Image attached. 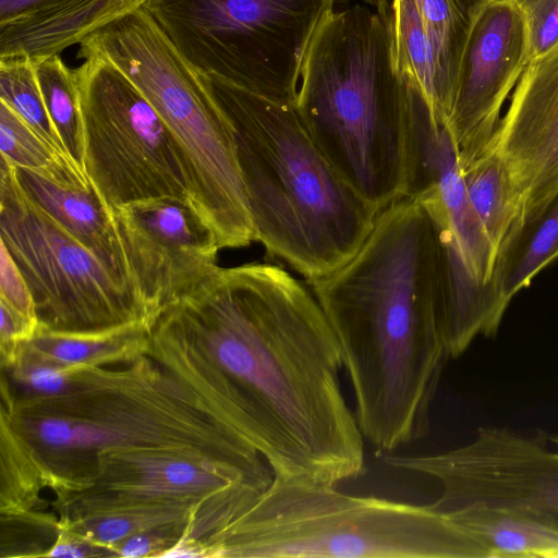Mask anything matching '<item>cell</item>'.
Returning a JSON list of instances; mask_svg holds the SVG:
<instances>
[{
    "instance_id": "16",
    "label": "cell",
    "mask_w": 558,
    "mask_h": 558,
    "mask_svg": "<svg viewBox=\"0 0 558 558\" xmlns=\"http://www.w3.org/2000/svg\"><path fill=\"white\" fill-rule=\"evenodd\" d=\"M558 257V191L533 215L513 223L498 247L490 287L506 312L512 298Z\"/></svg>"
},
{
    "instance_id": "12",
    "label": "cell",
    "mask_w": 558,
    "mask_h": 558,
    "mask_svg": "<svg viewBox=\"0 0 558 558\" xmlns=\"http://www.w3.org/2000/svg\"><path fill=\"white\" fill-rule=\"evenodd\" d=\"M530 62L525 20L514 0H483L460 59L447 128L461 169L483 155L502 105Z\"/></svg>"
},
{
    "instance_id": "15",
    "label": "cell",
    "mask_w": 558,
    "mask_h": 558,
    "mask_svg": "<svg viewBox=\"0 0 558 558\" xmlns=\"http://www.w3.org/2000/svg\"><path fill=\"white\" fill-rule=\"evenodd\" d=\"M15 173L21 189L34 204L130 283L112 214L92 183L88 186L63 184L16 167Z\"/></svg>"
},
{
    "instance_id": "5",
    "label": "cell",
    "mask_w": 558,
    "mask_h": 558,
    "mask_svg": "<svg viewBox=\"0 0 558 558\" xmlns=\"http://www.w3.org/2000/svg\"><path fill=\"white\" fill-rule=\"evenodd\" d=\"M211 538V557L489 558L478 539L432 505L276 477Z\"/></svg>"
},
{
    "instance_id": "20",
    "label": "cell",
    "mask_w": 558,
    "mask_h": 558,
    "mask_svg": "<svg viewBox=\"0 0 558 558\" xmlns=\"http://www.w3.org/2000/svg\"><path fill=\"white\" fill-rule=\"evenodd\" d=\"M461 170L470 204L498 251L520 214L519 196L508 168L488 148Z\"/></svg>"
},
{
    "instance_id": "28",
    "label": "cell",
    "mask_w": 558,
    "mask_h": 558,
    "mask_svg": "<svg viewBox=\"0 0 558 558\" xmlns=\"http://www.w3.org/2000/svg\"><path fill=\"white\" fill-rule=\"evenodd\" d=\"M94 545L80 534L60 533L56 543L44 555L47 557L82 558L90 556Z\"/></svg>"
},
{
    "instance_id": "25",
    "label": "cell",
    "mask_w": 558,
    "mask_h": 558,
    "mask_svg": "<svg viewBox=\"0 0 558 558\" xmlns=\"http://www.w3.org/2000/svg\"><path fill=\"white\" fill-rule=\"evenodd\" d=\"M525 20L530 61L558 44V0H514Z\"/></svg>"
},
{
    "instance_id": "13",
    "label": "cell",
    "mask_w": 558,
    "mask_h": 558,
    "mask_svg": "<svg viewBox=\"0 0 558 558\" xmlns=\"http://www.w3.org/2000/svg\"><path fill=\"white\" fill-rule=\"evenodd\" d=\"M488 148L506 163L525 214L558 191V44L527 63Z\"/></svg>"
},
{
    "instance_id": "26",
    "label": "cell",
    "mask_w": 558,
    "mask_h": 558,
    "mask_svg": "<svg viewBox=\"0 0 558 558\" xmlns=\"http://www.w3.org/2000/svg\"><path fill=\"white\" fill-rule=\"evenodd\" d=\"M0 300L38 322L29 288L14 259L1 243Z\"/></svg>"
},
{
    "instance_id": "22",
    "label": "cell",
    "mask_w": 558,
    "mask_h": 558,
    "mask_svg": "<svg viewBox=\"0 0 558 558\" xmlns=\"http://www.w3.org/2000/svg\"><path fill=\"white\" fill-rule=\"evenodd\" d=\"M33 61L49 117L69 157L84 171L83 125L76 71L70 69L59 54Z\"/></svg>"
},
{
    "instance_id": "23",
    "label": "cell",
    "mask_w": 558,
    "mask_h": 558,
    "mask_svg": "<svg viewBox=\"0 0 558 558\" xmlns=\"http://www.w3.org/2000/svg\"><path fill=\"white\" fill-rule=\"evenodd\" d=\"M0 101L12 108L48 145L73 162L47 111L33 59L0 58Z\"/></svg>"
},
{
    "instance_id": "2",
    "label": "cell",
    "mask_w": 558,
    "mask_h": 558,
    "mask_svg": "<svg viewBox=\"0 0 558 558\" xmlns=\"http://www.w3.org/2000/svg\"><path fill=\"white\" fill-rule=\"evenodd\" d=\"M306 282L338 340L364 439L392 452L425 437L448 357L442 258L425 207L403 196L383 208L352 258Z\"/></svg>"
},
{
    "instance_id": "6",
    "label": "cell",
    "mask_w": 558,
    "mask_h": 558,
    "mask_svg": "<svg viewBox=\"0 0 558 558\" xmlns=\"http://www.w3.org/2000/svg\"><path fill=\"white\" fill-rule=\"evenodd\" d=\"M104 58L144 95L169 131L184 165L192 206L220 248L255 241V228L232 126L207 78L142 5L90 33L78 57Z\"/></svg>"
},
{
    "instance_id": "3",
    "label": "cell",
    "mask_w": 558,
    "mask_h": 558,
    "mask_svg": "<svg viewBox=\"0 0 558 558\" xmlns=\"http://www.w3.org/2000/svg\"><path fill=\"white\" fill-rule=\"evenodd\" d=\"M295 109L338 175L378 211L405 196L408 92L387 0L333 10L305 56Z\"/></svg>"
},
{
    "instance_id": "4",
    "label": "cell",
    "mask_w": 558,
    "mask_h": 558,
    "mask_svg": "<svg viewBox=\"0 0 558 558\" xmlns=\"http://www.w3.org/2000/svg\"><path fill=\"white\" fill-rule=\"evenodd\" d=\"M204 75L233 130L255 241L305 281L344 265L369 234L378 210L328 163L295 104Z\"/></svg>"
},
{
    "instance_id": "24",
    "label": "cell",
    "mask_w": 558,
    "mask_h": 558,
    "mask_svg": "<svg viewBox=\"0 0 558 558\" xmlns=\"http://www.w3.org/2000/svg\"><path fill=\"white\" fill-rule=\"evenodd\" d=\"M482 1L414 0L453 96L460 59L474 14Z\"/></svg>"
},
{
    "instance_id": "11",
    "label": "cell",
    "mask_w": 558,
    "mask_h": 558,
    "mask_svg": "<svg viewBox=\"0 0 558 558\" xmlns=\"http://www.w3.org/2000/svg\"><path fill=\"white\" fill-rule=\"evenodd\" d=\"M111 214L128 278L147 324L218 266L215 234L190 202L146 199Z\"/></svg>"
},
{
    "instance_id": "21",
    "label": "cell",
    "mask_w": 558,
    "mask_h": 558,
    "mask_svg": "<svg viewBox=\"0 0 558 558\" xmlns=\"http://www.w3.org/2000/svg\"><path fill=\"white\" fill-rule=\"evenodd\" d=\"M1 157L59 183L88 186L84 171L48 145L12 108L0 101Z\"/></svg>"
},
{
    "instance_id": "14",
    "label": "cell",
    "mask_w": 558,
    "mask_h": 558,
    "mask_svg": "<svg viewBox=\"0 0 558 558\" xmlns=\"http://www.w3.org/2000/svg\"><path fill=\"white\" fill-rule=\"evenodd\" d=\"M147 0H44L0 22V58L59 54Z\"/></svg>"
},
{
    "instance_id": "9",
    "label": "cell",
    "mask_w": 558,
    "mask_h": 558,
    "mask_svg": "<svg viewBox=\"0 0 558 558\" xmlns=\"http://www.w3.org/2000/svg\"><path fill=\"white\" fill-rule=\"evenodd\" d=\"M84 60L75 69L83 168L104 204L113 211L154 198L191 203L181 155L153 106L114 64L96 56Z\"/></svg>"
},
{
    "instance_id": "1",
    "label": "cell",
    "mask_w": 558,
    "mask_h": 558,
    "mask_svg": "<svg viewBox=\"0 0 558 558\" xmlns=\"http://www.w3.org/2000/svg\"><path fill=\"white\" fill-rule=\"evenodd\" d=\"M151 322L205 353L206 409L274 477L337 486L364 473L340 347L306 281L268 263L217 266Z\"/></svg>"
},
{
    "instance_id": "17",
    "label": "cell",
    "mask_w": 558,
    "mask_h": 558,
    "mask_svg": "<svg viewBox=\"0 0 558 558\" xmlns=\"http://www.w3.org/2000/svg\"><path fill=\"white\" fill-rule=\"evenodd\" d=\"M148 324L135 320L93 331H60L38 325L20 345L19 357L60 366H96L129 357L147 348Z\"/></svg>"
},
{
    "instance_id": "10",
    "label": "cell",
    "mask_w": 558,
    "mask_h": 558,
    "mask_svg": "<svg viewBox=\"0 0 558 558\" xmlns=\"http://www.w3.org/2000/svg\"><path fill=\"white\" fill-rule=\"evenodd\" d=\"M480 427L464 446L427 456H387L392 469L430 477L446 513L466 506L504 508L558 531V439Z\"/></svg>"
},
{
    "instance_id": "18",
    "label": "cell",
    "mask_w": 558,
    "mask_h": 558,
    "mask_svg": "<svg viewBox=\"0 0 558 558\" xmlns=\"http://www.w3.org/2000/svg\"><path fill=\"white\" fill-rule=\"evenodd\" d=\"M478 539L489 558H558V531L514 511L466 506L445 513Z\"/></svg>"
},
{
    "instance_id": "27",
    "label": "cell",
    "mask_w": 558,
    "mask_h": 558,
    "mask_svg": "<svg viewBox=\"0 0 558 558\" xmlns=\"http://www.w3.org/2000/svg\"><path fill=\"white\" fill-rule=\"evenodd\" d=\"M167 539L170 538L162 537L157 532H137L113 546L110 550L114 556L126 558L158 557L161 551L171 546V543H168Z\"/></svg>"
},
{
    "instance_id": "29",
    "label": "cell",
    "mask_w": 558,
    "mask_h": 558,
    "mask_svg": "<svg viewBox=\"0 0 558 558\" xmlns=\"http://www.w3.org/2000/svg\"><path fill=\"white\" fill-rule=\"evenodd\" d=\"M44 0H0V22L24 12Z\"/></svg>"
},
{
    "instance_id": "19",
    "label": "cell",
    "mask_w": 558,
    "mask_h": 558,
    "mask_svg": "<svg viewBox=\"0 0 558 558\" xmlns=\"http://www.w3.org/2000/svg\"><path fill=\"white\" fill-rule=\"evenodd\" d=\"M395 48L398 69L418 84L439 123L448 124L453 92L440 64L414 0H392Z\"/></svg>"
},
{
    "instance_id": "7",
    "label": "cell",
    "mask_w": 558,
    "mask_h": 558,
    "mask_svg": "<svg viewBox=\"0 0 558 558\" xmlns=\"http://www.w3.org/2000/svg\"><path fill=\"white\" fill-rule=\"evenodd\" d=\"M337 0H147L178 50L202 73L295 104L311 43Z\"/></svg>"
},
{
    "instance_id": "8",
    "label": "cell",
    "mask_w": 558,
    "mask_h": 558,
    "mask_svg": "<svg viewBox=\"0 0 558 558\" xmlns=\"http://www.w3.org/2000/svg\"><path fill=\"white\" fill-rule=\"evenodd\" d=\"M0 240L29 288L38 325L93 331L145 320L130 283L34 204L2 157Z\"/></svg>"
}]
</instances>
